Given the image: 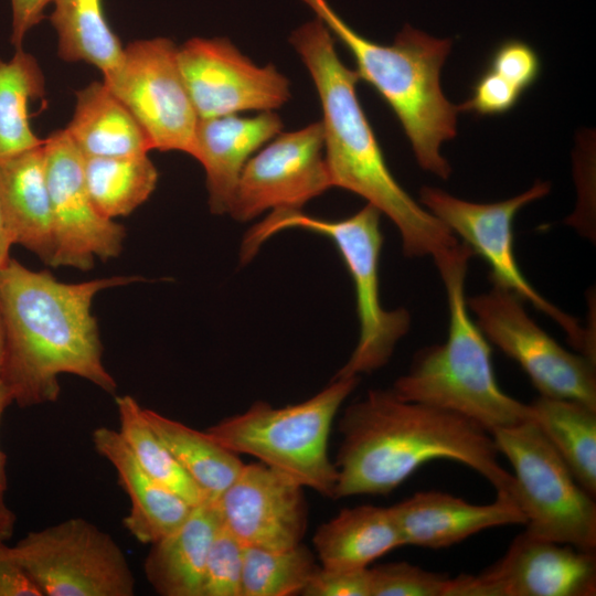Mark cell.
Returning <instances> with one entry per match:
<instances>
[{
	"label": "cell",
	"mask_w": 596,
	"mask_h": 596,
	"mask_svg": "<svg viewBox=\"0 0 596 596\" xmlns=\"http://www.w3.org/2000/svg\"><path fill=\"white\" fill-rule=\"evenodd\" d=\"M281 128L283 121L274 111H260L253 117L234 114L199 119L190 156L204 168L212 213H228L244 166Z\"/></svg>",
	"instance_id": "obj_19"
},
{
	"label": "cell",
	"mask_w": 596,
	"mask_h": 596,
	"mask_svg": "<svg viewBox=\"0 0 596 596\" xmlns=\"http://www.w3.org/2000/svg\"><path fill=\"white\" fill-rule=\"evenodd\" d=\"M302 488L262 462L244 464L214 502L222 525L244 546L287 549L300 544L307 529Z\"/></svg>",
	"instance_id": "obj_17"
},
{
	"label": "cell",
	"mask_w": 596,
	"mask_h": 596,
	"mask_svg": "<svg viewBox=\"0 0 596 596\" xmlns=\"http://www.w3.org/2000/svg\"><path fill=\"white\" fill-rule=\"evenodd\" d=\"M220 525L215 502L205 500L179 526L151 543L143 571L159 595L202 596L206 557Z\"/></svg>",
	"instance_id": "obj_22"
},
{
	"label": "cell",
	"mask_w": 596,
	"mask_h": 596,
	"mask_svg": "<svg viewBox=\"0 0 596 596\" xmlns=\"http://www.w3.org/2000/svg\"><path fill=\"white\" fill-rule=\"evenodd\" d=\"M92 437L96 451L114 467L129 498L130 509L124 524L136 540L151 544L188 518L194 505L151 477L118 430L98 427Z\"/></svg>",
	"instance_id": "obj_21"
},
{
	"label": "cell",
	"mask_w": 596,
	"mask_h": 596,
	"mask_svg": "<svg viewBox=\"0 0 596 596\" xmlns=\"http://www.w3.org/2000/svg\"><path fill=\"white\" fill-rule=\"evenodd\" d=\"M51 23L57 34V54L66 62H86L103 77L121 64L124 46L107 22L103 0H53Z\"/></svg>",
	"instance_id": "obj_26"
},
{
	"label": "cell",
	"mask_w": 596,
	"mask_h": 596,
	"mask_svg": "<svg viewBox=\"0 0 596 596\" xmlns=\"http://www.w3.org/2000/svg\"><path fill=\"white\" fill-rule=\"evenodd\" d=\"M178 62L200 118L273 111L290 99V82L273 64L258 66L225 38H192Z\"/></svg>",
	"instance_id": "obj_15"
},
{
	"label": "cell",
	"mask_w": 596,
	"mask_h": 596,
	"mask_svg": "<svg viewBox=\"0 0 596 596\" xmlns=\"http://www.w3.org/2000/svg\"><path fill=\"white\" fill-rule=\"evenodd\" d=\"M119 434L139 465L157 481L192 505L207 500L153 430L145 408L130 395L116 397Z\"/></svg>",
	"instance_id": "obj_30"
},
{
	"label": "cell",
	"mask_w": 596,
	"mask_h": 596,
	"mask_svg": "<svg viewBox=\"0 0 596 596\" xmlns=\"http://www.w3.org/2000/svg\"><path fill=\"white\" fill-rule=\"evenodd\" d=\"M11 245H13V243L6 226L0 205V267L4 266L11 258L9 255Z\"/></svg>",
	"instance_id": "obj_41"
},
{
	"label": "cell",
	"mask_w": 596,
	"mask_h": 596,
	"mask_svg": "<svg viewBox=\"0 0 596 596\" xmlns=\"http://www.w3.org/2000/svg\"><path fill=\"white\" fill-rule=\"evenodd\" d=\"M103 81L138 120L152 149L191 153L200 117L173 41L155 38L129 43L119 67Z\"/></svg>",
	"instance_id": "obj_12"
},
{
	"label": "cell",
	"mask_w": 596,
	"mask_h": 596,
	"mask_svg": "<svg viewBox=\"0 0 596 596\" xmlns=\"http://www.w3.org/2000/svg\"><path fill=\"white\" fill-rule=\"evenodd\" d=\"M305 596H370V573L365 568L320 566L304 588Z\"/></svg>",
	"instance_id": "obj_36"
},
{
	"label": "cell",
	"mask_w": 596,
	"mask_h": 596,
	"mask_svg": "<svg viewBox=\"0 0 596 596\" xmlns=\"http://www.w3.org/2000/svg\"><path fill=\"white\" fill-rule=\"evenodd\" d=\"M244 545L222 523L211 543L202 596H242Z\"/></svg>",
	"instance_id": "obj_33"
},
{
	"label": "cell",
	"mask_w": 596,
	"mask_h": 596,
	"mask_svg": "<svg viewBox=\"0 0 596 596\" xmlns=\"http://www.w3.org/2000/svg\"><path fill=\"white\" fill-rule=\"evenodd\" d=\"M45 93V79L36 58L17 49L0 57V161L43 143L33 131L29 105Z\"/></svg>",
	"instance_id": "obj_28"
},
{
	"label": "cell",
	"mask_w": 596,
	"mask_h": 596,
	"mask_svg": "<svg viewBox=\"0 0 596 596\" xmlns=\"http://www.w3.org/2000/svg\"><path fill=\"white\" fill-rule=\"evenodd\" d=\"M11 403H13L12 395L8 387L0 380V423L4 411ZM7 487V456L0 448V494H6Z\"/></svg>",
	"instance_id": "obj_39"
},
{
	"label": "cell",
	"mask_w": 596,
	"mask_h": 596,
	"mask_svg": "<svg viewBox=\"0 0 596 596\" xmlns=\"http://www.w3.org/2000/svg\"><path fill=\"white\" fill-rule=\"evenodd\" d=\"M0 205L12 243L52 266L55 237L43 143L0 161Z\"/></svg>",
	"instance_id": "obj_20"
},
{
	"label": "cell",
	"mask_w": 596,
	"mask_h": 596,
	"mask_svg": "<svg viewBox=\"0 0 596 596\" xmlns=\"http://www.w3.org/2000/svg\"><path fill=\"white\" fill-rule=\"evenodd\" d=\"M43 149L55 237L52 266L88 270L95 258L119 256L125 228L94 205L85 182L84 156L66 130L47 136Z\"/></svg>",
	"instance_id": "obj_13"
},
{
	"label": "cell",
	"mask_w": 596,
	"mask_h": 596,
	"mask_svg": "<svg viewBox=\"0 0 596 596\" xmlns=\"http://www.w3.org/2000/svg\"><path fill=\"white\" fill-rule=\"evenodd\" d=\"M15 526L14 512L8 507L4 494H0V541H8Z\"/></svg>",
	"instance_id": "obj_40"
},
{
	"label": "cell",
	"mask_w": 596,
	"mask_h": 596,
	"mask_svg": "<svg viewBox=\"0 0 596 596\" xmlns=\"http://www.w3.org/2000/svg\"><path fill=\"white\" fill-rule=\"evenodd\" d=\"M145 416L180 466L215 501L236 479L244 464L238 455L178 421L145 408Z\"/></svg>",
	"instance_id": "obj_27"
},
{
	"label": "cell",
	"mask_w": 596,
	"mask_h": 596,
	"mask_svg": "<svg viewBox=\"0 0 596 596\" xmlns=\"http://www.w3.org/2000/svg\"><path fill=\"white\" fill-rule=\"evenodd\" d=\"M514 470L512 499L531 538L595 552L596 503L560 454L532 422L491 433Z\"/></svg>",
	"instance_id": "obj_8"
},
{
	"label": "cell",
	"mask_w": 596,
	"mask_h": 596,
	"mask_svg": "<svg viewBox=\"0 0 596 596\" xmlns=\"http://www.w3.org/2000/svg\"><path fill=\"white\" fill-rule=\"evenodd\" d=\"M549 192V182H536L523 193L494 203L465 201L430 187H423L419 194L422 204L456 236L459 235L473 254L486 260L493 285L508 289L545 313L566 332L581 354L595 361V334L535 290L515 259L514 217L523 206Z\"/></svg>",
	"instance_id": "obj_9"
},
{
	"label": "cell",
	"mask_w": 596,
	"mask_h": 596,
	"mask_svg": "<svg viewBox=\"0 0 596 596\" xmlns=\"http://www.w3.org/2000/svg\"><path fill=\"white\" fill-rule=\"evenodd\" d=\"M64 129L84 157H134L152 149L138 120L104 81L76 92L74 113Z\"/></svg>",
	"instance_id": "obj_23"
},
{
	"label": "cell",
	"mask_w": 596,
	"mask_h": 596,
	"mask_svg": "<svg viewBox=\"0 0 596 596\" xmlns=\"http://www.w3.org/2000/svg\"><path fill=\"white\" fill-rule=\"evenodd\" d=\"M404 545L445 549L491 528L524 524L525 517L509 496L473 504L440 491H419L390 507Z\"/></svg>",
	"instance_id": "obj_18"
},
{
	"label": "cell",
	"mask_w": 596,
	"mask_h": 596,
	"mask_svg": "<svg viewBox=\"0 0 596 596\" xmlns=\"http://www.w3.org/2000/svg\"><path fill=\"white\" fill-rule=\"evenodd\" d=\"M326 568H365L384 554L404 546L389 508L370 504L342 509L322 523L312 539Z\"/></svg>",
	"instance_id": "obj_24"
},
{
	"label": "cell",
	"mask_w": 596,
	"mask_h": 596,
	"mask_svg": "<svg viewBox=\"0 0 596 596\" xmlns=\"http://www.w3.org/2000/svg\"><path fill=\"white\" fill-rule=\"evenodd\" d=\"M84 177L100 214L114 220L145 203L158 183V170L148 155L84 157Z\"/></svg>",
	"instance_id": "obj_29"
},
{
	"label": "cell",
	"mask_w": 596,
	"mask_h": 596,
	"mask_svg": "<svg viewBox=\"0 0 596 596\" xmlns=\"http://www.w3.org/2000/svg\"><path fill=\"white\" fill-rule=\"evenodd\" d=\"M532 422L568 466L578 483L596 494V409L577 401L540 395Z\"/></svg>",
	"instance_id": "obj_25"
},
{
	"label": "cell",
	"mask_w": 596,
	"mask_h": 596,
	"mask_svg": "<svg viewBox=\"0 0 596 596\" xmlns=\"http://www.w3.org/2000/svg\"><path fill=\"white\" fill-rule=\"evenodd\" d=\"M359 380L333 377L319 393L292 405L275 407L257 401L210 426L205 434L230 451L253 456L301 487L333 498L338 472L328 454L329 434Z\"/></svg>",
	"instance_id": "obj_7"
},
{
	"label": "cell",
	"mask_w": 596,
	"mask_h": 596,
	"mask_svg": "<svg viewBox=\"0 0 596 596\" xmlns=\"http://www.w3.org/2000/svg\"><path fill=\"white\" fill-rule=\"evenodd\" d=\"M339 433L333 499L386 496L438 459L464 464L512 498L514 478L500 465L492 435L454 412L402 400L392 389L370 390L344 409Z\"/></svg>",
	"instance_id": "obj_2"
},
{
	"label": "cell",
	"mask_w": 596,
	"mask_h": 596,
	"mask_svg": "<svg viewBox=\"0 0 596 596\" xmlns=\"http://www.w3.org/2000/svg\"><path fill=\"white\" fill-rule=\"evenodd\" d=\"M0 541V596H41L13 546Z\"/></svg>",
	"instance_id": "obj_37"
},
{
	"label": "cell",
	"mask_w": 596,
	"mask_h": 596,
	"mask_svg": "<svg viewBox=\"0 0 596 596\" xmlns=\"http://www.w3.org/2000/svg\"><path fill=\"white\" fill-rule=\"evenodd\" d=\"M595 552L524 532L478 575L453 577L448 596H594Z\"/></svg>",
	"instance_id": "obj_16"
},
{
	"label": "cell",
	"mask_w": 596,
	"mask_h": 596,
	"mask_svg": "<svg viewBox=\"0 0 596 596\" xmlns=\"http://www.w3.org/2000/svg\"><path fill=\"white\" fill-rule=\"evenodd\" d=\"M53 0H10L11 34L14 49L23 45L26 34L44 18V11Z\"/></svg>",
	"instance_id": "obj_38"
},
{
	"label": "cell",
	"mask_w": 596,
	"mask_h": 596,
	"mask_svg": "<svg viewBox=\"0 0 596 596\" xmlns=\"http://www.w3.org/2000/svg\"><path fill=\"white\" fill-rule=\"evenodd\" d=\"M4 351H6V331H4L2 316L0 312V371L2 368L3 359H4Z\"/></svg>",
	"instance_id": "obj_42"
},
{
	"label": "cell",
	"mask_w": 596,
	"mask_h": 596,
	"mask_svg": "<svg viewBox=\"0 0 596 596\" xmlns=\"http://www.w3.org/2000/svg\"><path fill=\"white\" fill-rule=\"evenodd\" d=\"M319 567L301 543L287 549L244 546L242 596L301 595Z\"/></svg>",
	"instance_id": "obj_31"
},
{
	"label": "cell",
	"mask_w": 596,
	"mask_h": 596,
	"mask_svg": "<svg viewBox=\"0 0 596 596\" xmlns=\"http://www.w3.org/2000/svg\"><path fill=\"white\" fill-rule=\"evenodd\" d=\"M370 596H448L453 577L407 562L369 567Z\"/></svg>",
	"instance_id": "obj_32"
},
{
	"label": "cell",
	"mask_w": 596,
	"mask_h": 596,
	"mask_svg": "<svg viewBox=\"0 0 596 596\" xmlns=\"http://www.w3.org/2000/svg\"><path fill=\"white\" fill-rule=\"evenodd\" d=\"M466 301L487 340L522 368L540 395L596 409L595 362L564 349L529 317L521 298L493 285Z\"/></svg>",
	"instance_id": "obj_11"
},
{
	"label": "cell",
	"mask_w": 596,
	"mask_h": 596,
	"mask_svg": "<svg viewBox=\"0 0 596 596\" xmlns=\"http://www.w3.org/2000/svg\"><path fill=\"white\" fill-rule=\"evenodd\" d=\"M13 549L41 596L135 594V577L123 550L85 519L29 532Z\"/></svg>",
	"instance_id": "obj_10"
},
{
	"label": "cell",
	"mask_w": 596,
	"mask_h": 596,
	"mask_svg": "<svg viewBox=\"0 0 596 596\" xmlns=\"http://www.w3.org/2000/svg\"><path fill=\"white\" fill-rule=\"evenodd\" d=\"M322 151L321 121L278 134L244 166L228 214L246 222L267 210H300L332 188Z\"/></svg>",
	"instance_id": "obj_14"
},
{
	"label": "cell",
	"mask_w": 596,
	"mask_h": 596,
	"mask_svg": "<svg viewBox=\"0 0 596 596\" xmlns=\"http://www.w3.org/2000/svg\"><path fill=\"white\" fill-rule=\"evenodd\" d=\"M114 276L68 284L47 270H31L17 259L0 267V312L6 351L0 380L20 407L55 402L58 376L70 373L107 393L116 382L103 362L94 297L102 290L138 281Z\"/></svg>",
	"instance_id": "obj_1"
},
{
	"label": "cell",
	"mask_w": 596,
	"mask_h": 596,
	"mask_svg": "<svg viewBox=\"0 0 596 596\" xmlns=\"http://www.w3.org/2000/svg\"><path fill=\"white\" fill-rule=\"evenodd\" d=\"M381 214L369 203L351 216L336 221L313 217L301 210H276L251 228L242 243V263L251 260L266 240L290 228L320 234L336 245L354 287L359 339L334 377L360 376L383 368L411 326L406 309L386 310L381 302Z\"/></svg>",
	"instance_id": "obj_6"
},
{
	"label": "cell",
	"mask_w": 596,
	"mask_h": 596,
	"mask_svg": "<svg viewBox=\"0 0 596 596\" xmlns=\"http://www.w3.org/2000/svg\"><path fill=\"white\" fill-rule=\"evenodd\" d=\"M289 43L310 73L322 108L323 149L332 187L351 191L397 227L408 257L435 258L459 242L392 175L358 99V73L339 58L320 18L295 30Z\"/></svg>",
	"instance_id": "obj_3"
},
{
	"label": "cell",
	"mask_w": 596,
	"mask_h": 596,
	"mask_svg": "<svg viewBox=\"0 0 596 596\" xmlns=\"http://www.w3.org/2000/svg\"><path fill=\"white\" fill-rule=\"evenodd\" d=\"M472 255L462 242L434 258L447 295V339L418 350L392 391L402 400L467 417L491 434L532 421V409L499 386L489 341L469 315L465 279Z\"/></svg>",
	"instance_id": "obj_4"
},
{
	"label": "cell",
	"mask_w": 596,
	"mask_h": 596,
	"mask_svg": "<svg viewBox=\"0 0 596 596\" xmlns=\"http://www.w3.org/2000/svg\"><path fill=\"white\" fill-rule=\"evenodd\" d=\"M488 68L504 77L523 93L538 79L541 63L532 46L513 39L502 42L494 50Z\"/></svg>",
	"instance_id": "obj_34"
},
{
	"label": "cell",
	"mask_w": 596,
	"mask_h": 596,
	"mask_svg": "<svg viewBox=\"0 0 596 596\" xmlns=\"http://www.w3.org/2000/svg\"><path fill=\"white\" fill-rule=\"evenodd\" d=\"M354 57L359 78L387 103L412 145L418 164L441 179L451 173L440 153L444 141L457 134L458 105L440 86V71L451 40L433 38L406 24L390 45L354 31L327 0H302Z\"/></svg>",
	"instance_id": "obj_5"
},
{
	"label": "cell",
	"mask_w": 596,
	"mask_h": 596,
	"mask_svg": "<svg viewBox=\"0 0 596 596\" xmlns=\"http://www.w3.org/2000/svg\"><path fill=\"white\" fill-rule=\"evenodd\" d=\"M522 92L498 73L487 70L477 79L471 97L458 105L459 111L499 115L512 109Z\"/></svg>",
	"instance_id": "obj_35"
}]
</instances>
